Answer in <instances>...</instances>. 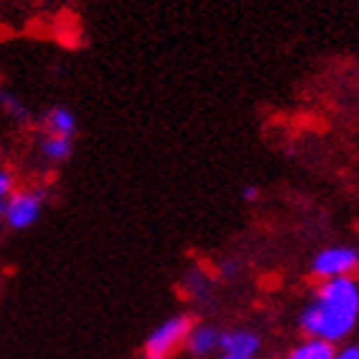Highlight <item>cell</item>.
<instances>
[{
    "instance_id": "10",
    "label": "cell",
    "mask_w": 359,
    "mask_h": 359,
    "mask_svg": "<svg viewBox=\"0 0 359 359\" xmlns=\"http://www.w3.org/2000/svg\"><path fill=\"white\" fill-rule=\"evenodd\" d=\"M0 108H3L13 121H18V123H26V121L31 118L26 103H23L21 97H15L13 93H8V90H0Z\"/></svg>"
},
{
    "instance_id": "14",
    "label": "cell",
    "mask_w": 359,
    "mask_h": 359,
    "mask_svg": "<svg viewBox=\"0 0 359 359\" xmlns=\"http://www.w3.org/2000/svg\"><path fill=\"white\" fill-rule=\"evenodd\" d=\"M224 359H236V357H229V354H226V357Z\"/></svg>"
},
{
    "instance_id": "8",
    "label": "cell",
    "mask_w": 359,
    "mask_h": 359,
    "mask_svg": "<svg viewBox=\"0 0 359 359\" xmlns=\"http://www.w3.org/2000/svg\"><path fill=\"white\" fill-rule=\"evenodd\" d=\"M41 157L49 159V162H65L72 154V139H62V136H44L41 139Z\"/></svg>"
},
{
    "instance_id": "4",
    "label": "cell",
    "mask_w": 359,
    "mask_h": 359,
    "mask_svg": "<svg viewBox=\"0 0 359 359\" xmlns=\"http://www.w3.org/2000/svg\"><path fill=\"white\" fill-rule=\"evenodd\" d=\"M318 280H339V277H352L359 272V252L352 247H331L323 249L313 259L311 267Z\"/></svg>"
},
{
    "instance_id": "11",
    "label": "cell",
    "mask_w": 359,
    "mask_h": 359,
    "mask_svg": "<svg viewBox=\"0 0 359 359\" xmlns=\"http://www.w3.org/2000/svg\"><path fill=\"white\" fill-rule=\"evenodd\" d=\"M13 187H15V177L8 170L0 167V201H8L13 195Z\"/></svg>"
},
{
    "instance_id": "5",
    "label": "cell",
    "mask_w": 359,
    "mask_h": 359,
    "mask_svg": "<svg viewBox=\"0 0 359 359\" xmlns=\"http://www.w3.org/2000/svg\"><path fill=\"white\" fill-rule=\"evenodd\" d=\"M44 131L46 136H62L72 139L77 134V116L67 105H54L44 113Z\"/></svg>"
},
{
    "instance_id": "2",
    "label": "cell",
    "mask_w": 359,
    "mask_h": 359,
    "mask_svg": "<svg viewBox=\"0 0 359 359\" xmlns=\"http://www.w3.org/2000/svg\"><path fill=\"white\" fill-rule=\"evenodd\" d=\"M195 321L190 316H172L149 334L144 344V359H170L180 346H185Z\"/></svg>"
},
{
    "instance_id": "3",
    "label": "cell",
    "mask_w": 359,
    "mask_h": 359,
    "mask_svg": "<svg viewBox=\"0 0 359 359\" xmlns=\"http://www.w3.org/2000/svg\"><path fill=\"white\" fill-rule=\"evenodd\" d=\"M44 201H46L44 190H13V195L6 201V216H3V221L11 229H15V231L29 229L41 216Z\"/></svg>"
},
{
    "instance_id": "7",
    "label": "cell",
    "mask_w": 359,
    "mask_h": 359,
    "mask_svg": "<svg viewBox=\"0 0 359 359\" xmlns=\"http://www.w3.org/2000/svg\"><path fill=\"white\" fill-rule=\"evenodd\" d=\"M185 346L187 352L195 354V357H205V354L216 352L218 346H221V334L213 326H193Z\"/></svg>"
},
{
    "instance_id": "1",
    "label": "cell",
    "mask_w": 359,
    "mask_h": 359,
    "mask_svg": "<svg viewBox=\"0 0 359 359\" xmlns=\"http://www.w3.org/2000/svg\"><path fill=\"white\" fill-rule=\"evenodd\" d=\"M359 318V287L349 277L323 280L316 300L300 316V329L321 341H339Z\"/></svg>"
},
{
    "instance_id": "12",
    "label": "cell",
    "mask_w": 359,
    "mask_h": 359,
    "mask_svg": "<svg viewBox=\"0 0 359 359\" xmlns=\"http://www.w3.org/2000/svg\"><path fill=\"white\" fill-rule=\"evenodd\" d=\"M241 198L247 203H255L257 198H259V187H255V185H247L244 190H241Z\"/></svg>"
},
{
    "instance_id": "6",
    "label": "cell",
    "mask_w": 359,
    "mask_h": 359,
    "mask_svg": "<svg viewBox=\"0 0 359 359\" xmlns=\"http://www.w3.org/2000/svg\"><path fill=\"white\" fill-rule=\"evenodd\" d=\"M221 349L229 357L252 359L259 349V339L252 331H226V334H221Z\"/></svg>"
},
{
    "instance_id": "13",
    "label": "cell",
    "mask_w": 359,
    "mask_h": 359,
    "mask_svg": "<svg viewBox=\"0 0 359 359\" xmlns=\"http://www.w3.org/2000/svg\"><path fill=\"white\" fill-rule=\"evenodd\" d=\"M334 359H359V346H346L344 352L334 354Z\"/></svg>"
},
{
    "instance_id": "9",
    "label": "cell",
    "mask_w": 359,
    "mask_h": 359,
    "mask_svg": "<svg viewBox=\"0 0 359 359\" xmlns=\"http://www.w3.org/2000/svg\"><path fill=\"white\" fill-rule=\"evenodd\" d=\"M287 359H334V346L329 341H321V339H311L306 344L295 346Z\"/></svg>"
}]
</instances>
